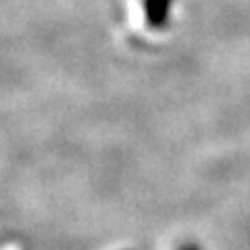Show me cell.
Listing matches in <instances>:
<instances>
[{"instance_id": "cell-1", "label": "cell", "mask_w": 250, "mask_h": 250, "mask_svg": "<svg viewBox=\"0 0 250 250\" xmlns=\"http://www.w3.org/2000/svg\"><path fill=\"white\" fill-rule=\"evenodd\" d=\"M144 15L146 23L152 29H165L171 19L173 0H144Z\"/></svg>"}, {"instance_id": "cell-2", "label": "cell", "mask_w": 250, "mask_h": 250, "mask_svg": "<svg viewBox=\"0 0 250 250\" xmlns=\"http://www.w3.org/2000/svg\"><path fill=\"white\" fill-rule=\"evenodd\" d=\"M177 250H200L196 244H182V246H179Z\"/></svg>"}]
</instances>
